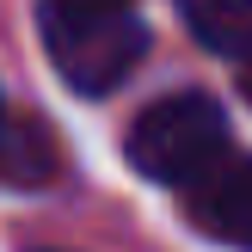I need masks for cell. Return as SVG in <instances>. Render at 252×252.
<instances>
[{
    "instance_id": "obj_1",
    "label": "cell",
    "mask_w": 252,
    "mask_h": 252,
    "mask_svg": "<svg viewBox=\"0 0 252 252\" xmlns=\"http://www.w3.org/2000/svg\"><path fill=\"white\" fill-rule=\"evenodd\" d=\"M37 37H43L49 68L80 98H105L135 62L148 56V25L123 6H74V0H43L37 6Z\"/></svg>"
},
{
    "instance_id": "obj_2",
    "label": "cell",
    "mask_w": 252,
    "mask_h": 252,
    "mask_svg": "<svg viewBox=\"0 0 252 252\" xmlns=\"http://www.w3.org/2000/svg\"><path fill=\"white\" fill-rule=\"evenodd\" d=\"M123 154H129V166L142 172V179L191 191V185H203L221 160H234L228 154V111H221L209 93L160 98V105H148L142 117H135Z\"/></svg>"
},
{
    "instance_id": "obj_3",
    "label": "cell",
    "mask_w": 252,
    "mask_h": 252,
    "mask_svg": "<svg viewBox=\"0 0 252 252\" xmlns=\"http://www.w3.org/2000/svg\"><path fill=\"white\" fill-rule=\"evenodd\" d=\"M185 216L203 240L252 252V154H234L209 172L203 185L185 191Z\"/></svg>"
},
{
    "instance_id": "obj_4",
    "label": "cell",
    "mask_w": 252,
    "mask_h": 252,
    "mask_svg": "<svg viewBox=\"0 0 252 252\" xmlns=\"http://www.w3.org/2000/svg\"><path fill=\"white\" fill-rule=\"evenodd\" d=\"M179 12L203 49L252 62V0H179Z\"/></svg>"
},
{
    "instance_id": "obj_5",
    "label": "cell",
    "mask_w": 252,
    "mask_h": 252,
    "mask_svg": "<svg viewBox=\"0 0 252 252\" xmlns=\"http://www.w3.org/2000/svg\"><path fill=\"white\" fill-rule=\"evenodd\" d=\"M56 172V142L43 123H0V179L6 185H43Z\"/></svg>"
},
{
    "instance_id": "obj_6",
    "label": "cell",
    "mask_w": 252,
    "mask_h": 252,
    "mask_svg": "<svg viewBox=\"0 0 252 252\" xmlns=\"http://www.w3.org/2000/svg\"><path fill=\"white\" fill-rule=\"evenodd\" d=\"M74 6H129V0H74Z\"/></svg>"
},
{
    "instance_id": "obj_7",
    "label": "cell",
    "mask_w": 252,
    "mask_h": 252,
    "mask_svg": "<svg viewBox=\"0 0 252 252\" xmlns=\"http://www.w3.org/2000/svg\"><path fill=\"white\" fill-rule=\"evenodd\" d=\"M240 93H246V105H252V68H246V74H240Z\"/></svg>"
},
{
    "instance_id": "obj_8",
    "label": "cell",
    "mask_w": 252,
    "mask_h": 252,
    "mask_svg": "<svg viewBox=\"0 0 252 252\" xmlns=\"http://www.w3.org/2000/svg\"><path fill=\"white\" fill-rule=\"evenodd\" d=\"M0 123H6V111H0Z\"/></svg>"
}]
</instances>
